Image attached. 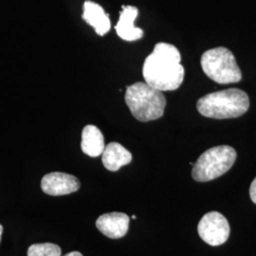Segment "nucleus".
I'll return each instance as SVG.
<instances>
[{
  "instance_id": "nucleus-1",
  "label": "nucleus",
  "mask_w": 256,
  "mask_h": 256,
  "mask_svg": "<svg viewBox=\"0 0 256 256\" xmlns=\"http://www.w3.org/2000/svg\"><path fill=\"white\" fill-rule=\"evenodd\" d=\"M182 56L176 46L158 43L144 64L142 75L149 86L160 92H172L180 88L184 79Z\"/></svg>"
},
{
  "instance_id": "nucleus-2",
  "label": "nucleus",
  "mask_w": 256,
  "mask_h": 256,
  "mask_svg": "<svg viewBox=\"0 0 256 256\" xmlns=\"http://www.w3.org/2000/svg\"><path fill=\"white\" fill-rule=\"evenodd\" d=\"M248 106L247 93L238 88L207 94L196 102V108L202 116L212 119L238 118L247 112Z\"/></svg>"
},
{
  "instance_id": "nucleus-3",
  "label": "nucleus",
  "mask_w": 256,
  "mask_h": 256,
  "mask_svg": "<svg viewBox=\"0 0 256 256\" xmlns=\"http://www.w3.org/2000/svg\"><path fill=\"white\" fill-rule=\"evenodd\" d=\"M124 100L134 118L140 122L158 120L164 113V95L147 82H138L128 86Z\"/></svg>"
},
{
  "instance_id": "nucleus-4",
  "label": "nucleus",
  "mask_w": 256,
  "mask_h": 256,
  "mask_svg": "<svg viewBox=\"0 0 256 256\" xmlns=\"http://www.w3.org/2000/svg\"><path fill=\"white\" fill-rule=\"evenodd\" d=\"M236 156V151L228 146L206 150L194 164L192 178L198 182H206L220 178L232 167Z\"/></svg>"
},
{
  "instance_id": "nucleus-5",
  "label": "nucleus",
  "mask_w": 256,
  "mask_h": 256,
  "mask_svg": "<svg viewBox=\"0 0 256 256\" xmlns=\"http://www.w3.org/2000/svg\"><path fill=\"white\" fill-rule=\"evenodd\" d=\"M200 64L204 74L218 84L238 82L242 78L234 56L226 48L220 46L205 52L202 54Z\"/></svg>"
},
{
  "instance_id": "nucleus-6",
  "label": "nucleus",
  "mask_w": 256,
  "mask_h": 256,
  "mask_svg": "<svg viewBox=\"0 0 256 256\" xmlns=\"http://www.w3.org/2000/svg\"><path fill=\"white\" fill-rule=\"evenodd\" d=\"M198 234L204 242L210 246H220L224 244L230 236L229 222L218 212H210L203 216L198 225Z\"/></svg>"
},
{
  "instance_id": "nucleus-7",
  "label": "nucleus",
  "mask_w": 256,
  "mask_h": 256,
  "mask_svg": "<svg viewBox=\"0 0 256 256\" xmlns=\"http://www.w3.org/2000/svg\"><path fill=\"white\" fill-rule=\"evenodd\" d=\"M41 188L48 196H64L77 192L80 188V182L72 174L52 172L43 176Z\"/></svg>"
},
{
  "instance_id": "nucleus-8",
  "label": "nucleus",
  "mask_w": 256,
  "mask_h": 256,
  "mask_svg": "<svg viewBox=\"0 0 256 256\" xmlns=\"http://www.w3.org/2000/svg\"><path fill=\"white\" fill-rule=\"evenodd\" d=\"M130 218L124 212L102 214L96 221V227L106 236L111 239L124 238L128 234Z\"/></svg>"
},
{
  "instance_id": "nucleus-9",
  "label": "nucleus",
  "mask_w": 256,
  "mask_h": 256,
  "mask_svg": "<svg viewBox=\"0 0 256 256\" xmlns=\"http://www.w3.org/2000/svg\"><path fill=\"white\" fill-rule=\"evenodd\" d=\"M138 10L134 6H122L120 18L116 25L117 34L126 41H136L144 36V30L135 27L134 21L137 18Z\"/></svg>"
},
{
  "instance_id": "nucleus-10",
  "label": "nucleus",
  "mask_w": 256,
  "mask_h": 256,
  "mask_svg": "<svg viewBox=\"0 0 256 256\" xmlns=\"http://www.w3.org/2000/svg\"><path fill=\"white\" fill-rule=\"evenodd\" d=\"M82 19L92 27L99 36H104L110 32L111 24L110 18L101 6L92 1H86L84 3Z\"/></svg>"
},
{
  "instance_id": "nucleus-11",
  "label": "nucleus",
  "mask_w": 256,
  "mask_h": 256,
  "mask_svg": "<svg viewBox=\"0 0 256 256\" xmlns=\"http://www.w3.org/2000/svg\"><path fill=\"white\" fill-rule=\"evenodd\" d=\"M102 162L108 171L116 172L132 162V154L118 142H110L102 154Z\"/></svg>"
},
{
  "instance_id": "nucleus-12",
  "label": "nucleus",
  "mask_w": 256,
  "mask_h": 256,
  "mask_svg": "<svg viewBox=\"0 0 256 256\" xmlns=\"http://www.w3.org/2000/svg\"><path fill=\"white\" fill-rule=\"evenodd\" d=\"M82 151L86 155L92 158L101 156L104 151V138L101 130L95 126L88 124L82 129Z\"/></svg>"
},
{
  "instance_id": "nucleus-13",
  "label": "nucleus",
  "mask_w": 256,
  "mask_h": 256,
  "mask_svg": "<svg viewBox=\"0 0 256 256\" xmlns=\"http://www.w3.org/2000/svg\"><path fill=\"white\" fill-rule=\"evenodd\" d=\"M61 248L52 243L34 244L28 248V256H61Z\"/></svg>"
},
{
  "instance_id": "nucleus-14",
  "label": "nucleus",
  "mask_w": 256,
  "mask_h": 256,
  "mask_svg": "<svg viewBox=\"0 0 256 256\" xmlns=\"http://www.w3.org/2000/svg\"><path fill=\"white\" fill-rule=\"evenodd\" d=\"M250 196L252 202L256 204V178L254 180V182L250 184Z\"/></svg>"
},
{
  "instance_id": "nucleus-15",
  "label": "nucleus",
  "mask_w": 256,
  "mask_h": 256,
  "mask_svg": "<svg viewBox=\"0 0 256 256\" xmlns=\"http://www.w3.org/2000/svg\"><path fill=\"white\" fill-rule=\"evenodd\" d=\"M64 256H82V254L79 252H70V254H68Z\"/></svg>"
},
{
  "instance_id": "nucleus-16",
  "label": "nucleus",
  "mask_w": 256,
  "mask_h": 256,
  "mask_svg": "<svg viewBox=\"0 0 256 256\" xmlns=\"http://www.w3.org/2000/svg\"><path fill=\"white\" fill-rule=\"evenodd\" d=\"M2 232H3V227H2V225L0 224V240H1V236H2Z\"/></svg>"
},
{
  "instance_id": "nucleus-17",
  "label": "nucleus",
  "mask_w": 256,
  "mask_h": 256,
  "mask_svg": "<svg viewBox=\"0 0 256 256\" xmlns=\"http://www.w3.org/2000/svg\"><path fill=\"white\" fill-rule=\"evenodd\" d=\"M132 218V220H136V216H135V214H134V216H132V218Z\"/></svg>"
}]
</instances>
